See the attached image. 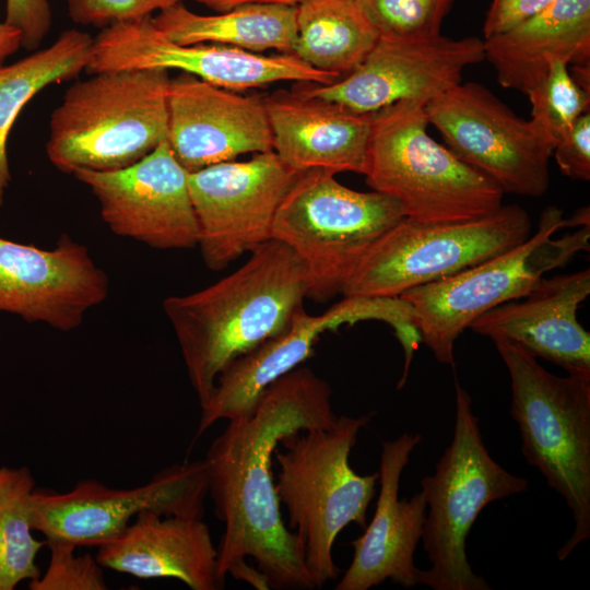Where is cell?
<instances>
[{
    "instance_id": "1",
    "label": "cell",
    "mask_w": 590,
    "mask_h": 590,
    "mask_svg": "<svg viewBox=\"0 0 590 590\" xmlns=\"http://www.w3.org/2000/svg\"><path fill=\"white\" fill-rule=\"evenodd\" d=\"M329 384L308 367L274 380L255 411L228 421L205 459L209 495L224 523L217 571L262 589H315L305 550L282 520L272 474L280 440L293 433L332 425L338 416Z\"/></svg>"
},
{
    "instance_id": "2",
    "label": "cell",
    "mask_w": 590,
    "mask_h": 590,
    "mask_svg": "<svg viewBox=\"0 0 590 590\" xmlns=\"http://www.w3.org/2000/svg\"><path fill=\"white\" fill-rule=\"evenodd\" d=\"M305 298L300 261L272 238L216 283L163 302L200 405L228 364L288 329Z\"/></svg>"
},
{
    "instance_id": "3",
    "label": "cell",
    "mask_w": 590,
    "mask_h": 590,
    "mask_svg": "<svg viewBox=\"0 0 590 590\" xmlns=\"http://www.w3.org/2000/svg\"><path fill=\"white\" fill-rule=\"evenodd\" d=\"M169 71L93 73L72 84L49 122L46 153L60 172L129 167L168 135Z\"/></svg>"
},
{
    "instance_id": "4",
    "label": "cell",
    "mask_w": 590,
    "mask_h": 590,
    "mask_svg": "<svg viewBox=\"0 0 590 590\" xmlns=\"http://www.w3.org/2000/svg\"><path fill=\"white\" fill-rule=\"evenodd\" d=\"M425 104L405 99L371 114L364 175L417 223L482 217L503 204L504 190L427 132Z\"/></svg>"
},
{
    "instance_id": "5",
    "label": "cell",
    "mask_w": 590,
    "mask_h": 590,
    "mask_svg": "<svg viewBox=\"0 0 590 590\" xmlns=\"http://www.w3.org/2000/svg\"><path fill=\"white\" fill-rule=\"evenodd\" d=\"M373 415H341L330 426L290 434L279 442L285 450L276 448L273 453L280 467L276 494L286 506L290 529L304 546L315 589L340 573L332 557L338 534L352 522L367 526L379 472L359 475L349 459L359 430Z\"/></svg>"
},
{
    "instance_id": "6",
    "label": "cell",
    "mask_w": 590,
    "mask_h": 590,
    "mask_svg": "<svg viewBox=\"0 0 590 590\" xmlns=\"http://www.w3.org/2000/svg\"><path fill=\"white\" fill-rule=\"evenodd\" d=\"M494 343L510 376L523 457L573 514L574 531L557 550L564 560L590 538V375L559 377L517 343Z\"/></svg>"
},
{
    "instance_id": "7",
    "label": "cell",
    "mask_w": 590,
    "mask_h": 590,
    "mask_svg": "<svg viewBox=\"0 0 590 590\" xmlns=\"http://www.w3.org/2000/svg\"><path fill=\"white\" fill-rule=\"evenodd\" d=\"M455 389L451 442L435 472L421 481L428 506L421 539L430 568L418 570L417 583L434 590H491L468 560L467 536L486 505L524 492L529 483L491 457L471 397L458 381Z\"/></svg>"
},
{
    "instance_id": "8",
    "label": "cell",
    "mask_w": 590,
    "mask_h": 590,
    "mask_svg": "<svg viewBox=\"0 0 590 590\" xmlns=\"http://www.w3.org/2000/svg\"><path fill=\"white\" fill-rule=\"evenodd\" d=\"M568 226L563 211L543 210L538 229L523 243L399 297L411 308L421 340L441 364H453L455 343L472 321L504 303L522 298L545 273L590 250V224L558 238Z\"/></svg>"
},
{
    "instance_id": "9",
    "label": "cell",
    "mask_w": 590,
    "mask_h": 590,
    "mask_svg": "<svg viewBox=\"0 0 590 590\" xmlns=\"http://www.w3.org/2000/svg\"><path fill=\"white\" fill-rule=\"evenodd\" d=\"M405 217L378 191L361 192L323 169L300 172L280 203L272 238L285 244L306 275V298L327 302L344 285L369 246Z\"/></svg>"
},
{
    "instance_id": "10",
    "label": "cell",
    "mask_w": 590,
    "mask_h": 590,
    "mask_svg": "<svg viewBox=\"0 0 590 590\" xmlns=\"http://www.w3.org/2000/svg\"><path fill=\"white\" fill-rule=\"evenodd\" d=\"M531 235L518 204L461 222L425 224L402 219L369 246L353 270L344 297H399L499 255Z\"/></svg>"
},
{
    "instance_id": "11",
    "label": "cell",
    "mask_w": 590,
    "mask_h": 590,
    "mask_svg": "<svg viewBox=\"0 0 590 590\" xmlns=\"http://www.w3.org/2000/svg\"><path fill=\"white\" fill-rule=\"evenodd\" d=\"M425 111L447 148L504 192L541 197L548 189L555 141L539 122L517 116L483 85L461 82L429 101Z\"/></svg>"
},
{
    "instance_id": "12",
    "label": "cell",
    "mask_w": 590,
    "mask_h": 590,
    "mask_svg": "<svg viewBox=\"0 0 590 590\" xmlns=\"http://www.w3.org/2000/svg\"><path fill=\"white\" fill-rule=\"evenodd\" d=\"M208 493L204 460L172 464L132 488H114L84 479L67 492L35 488L32 527L46 541L98 546L120 534L145 510L202 518Z\"/></svg>"
},
{
    "instance_id": "13",
    "label": "cell",
    "mask_w": 590,
    "mask_h": 590,
    "mask_svg": "<svg viewBox=\"0 0 590 590\" xmlns=\"http://www.w3.org/2000/svg\"><path fill=\"white\" fill-rule=\"evenodd\" d=\"M128 69L178 70L232 91L283 81L330 84L341 79L293 54L266 56L217 44L179 45L156 28L152 16L116 23L94 37L87 72Z\"/></svg>"
},
{
    "instance_id": "14",
    "label": "cell",
    "mask_w": 590,
    "mask_h": 590,
    "mask_svg": "<svg viewBox=\"0 0 590 590\" xmlns=\"http://www.w3.org/2000/svg\"><path fill=\"white\" fill-rule=\"evenodd\" d=\"M299 173L274 151L188 173L198 246L210 270L221 271L272 239L278 208Z\"/></svg>"
},
{
    "instance_id": "15",
    "label": "cell",
    "mask_w": 590,
    "mask_h": 590,
    "mask_svg": "<svg viewBox=\"0 0 590 590\" xmlns=\"http://www.w3.org/2000/svg\"><path fill=\"white\" fill-rule=\"evenodd\" d=\"M485 59L484 40L379 36L349 74L330 84L298 83V93L373 114L401 101L425 105L461 83L462 71Z\"/></svg>"
},
{
    "instance_id": "16",
    "label": "cell",
    "mask_w": 590,
    "mask_h": 590,
    "mask_svg": "<svg viewBox=\"0 0 590 590\" xmlns=\"http://www.w3.org/2000/svg\"><path fill=\"white\" fill-rule=\"evenodd\" d=\"M72 175L90 188L103 221L116 235L157 249L198 245L188 172L167 140L129 167L111 172L79 169Z\"/></svg>"
},
{
    "instance_id": "17",
    "label": "cell",
    "mask_w": 590,
    "mask_h": 590,
    "mask_svg": "<svg viewBox=\"0 0 590 590\" xmlns=\"http://www.w3.org/2000/svg\"><path fill=\"white\" fill-rule=\"evenodd\" d=\"M108 293L107 274L68 235L49 250L0 237V314L68 332Z\"/></svg>"
},
{
    "instance_id": "18",
    "label": "cell",
    "mask_w": 590,
    "mask_h": 590,
    "mask_svg": "<svg viewBox=\"0 0 590 590\" xmlns=\"http://www.w3.org/2000/svg\"><path fill=\"white\" fill-rule=\"evenodd\" d=\"M168 145L188 172L273 151L263 101L215 86L191 74L169 80Z\"/></svg>"
},
{
    "instance_id": "19",
    "label": "cell",
    "mask_w": 590,
    "mask_h": 590,
    "mask_svg": "<svg viewBox=\"0 0 590 590\" xmlns=\"http://www.w3.org/2000/svg\"><path fill=\"white\" fill-rule=\"evenodd\" d=\"M421 440L420 434L404 433L382 444L376 510L364 534L351 542L354 556L335 590H368L387 579L404 588L417 583L420 569L413 555L427 506L422 492L399 499V487L410 455Z\"/></svg>"
},
{
    "instance_id": "20",
    "label": "cell",
    "mask_w": 590,
    "mask_h": 590,
    "mask_svg": "<svg viewBox=\"0 0 590 590\" xmlns=\"http://www.w3.org/2000/svg\"><path fill=\"white\" fill-rule=\"evenodd\" d=\"M590 294V269L541 278L521 302L484 312L469 328L493 341L517 343L568 374L590 375V333L577 310Z\"/></svg>"
},
{
    "instance_id": "21",
    "label": "cell",
    "mask_w": 590,
    "mask_h": 590,
    "mask_svg": "<svg viewBox=\"0 0 590 590\" xmlns=\"http://www.w3.org/2000/svg\"><path fill=\"white\" fill-rule=\"evenodd\" d=\"M379 312L378 300L369 297H344L319 316L300 309L287 330L240 355L221 371L210 398L201 405L197 436L221 420L250 415L274 380L312 355L323 332L344 323L377 319Z\"/></svg>"
},
{
    "instance_id": "22",
    "label": "cell",
    "mask_w": 590,
    "mask_h": 590,
    "mask_svg": "<svg viewBox=\"0 0 590 590\" xmlns=\"http://www.w3.org/2000/svg\"><path fill=\"white\" fill-rule=\"evenodd\" d=\"M104 567L140 579L174 578L192 590L224 587L217 548L200 517L140 512L120 534L98 545Z\"/></svg>"
},
{
    "instance_id": "23",
    "label": "cell",
    "mask_w": 590,
    "mask_h": 590,
    "mask_svg": "<svg viewBox=\"0 0 590 590\" xmlns=\"http://www.w3.org/2000/svg\"><path fill=\"white\" fill-rule=\"evenodd\" d=\"M273 151L298 172L323 169L364 175L371 114L294 92L262 98Z\"/></svg>"
},
{
    "instance_id": "24",
    "label": "cell",
    "mask_w": 590,
    "mask_h": 590,
    "mask_svg": "<svg viewBox=\"0 0 590 590\" xmlns=\"http://www.w3.org/2000/svg\"><path fill=\"white\" fill-rule=\"evenodd\" d=\"M483 40L498 83L527 94L555 60L590 64V0H555L529 20Z\"/></svg>"
},
{
    "instance_id": "25",
    "label": "cell",
    "mask_w": 590,
    "mask_h": 590,
    "mask_svg": "<svg viewBox=\"0 0 590 590\" xmlns=\"http://www.w3.org/2000/svg\"><path fill=\"white\" fill-rule=\"evenodd\" d=\"M156 28L179 45L217 44L251 52L293 54L296 5L252 3L213 15L197 14L181 2L152 17Z\"/></svg>"
},
{
    "instance_id": "26",
    "label": "cell",
    "mask_w": 590,
    "mask_h": 590,
    "mask_svg": "<svg viewBox=\"0 0 590 590\" xmlns=\"http://www.w3.org/2000/svg\"><path fill=\"white\" fill-rule=\"evenodd\" d=\"M296 27L293 55L339 78L357 68L379 37L357 0H302Z\"/></svg>"
},
{
    "instance_id": "27",
    "label": "cell",
    "mask_w": 590,
    "mask_h": 590,
    "mask_svg": "<svg viewBox=\"0 0 590 590\" xmlns=\"http://www.w3.org/2000/svg\"><path fill=\"white\" fill-rule=\"evenodd\" d=\"M94 38L78 30L63 31L48 47L0 64V208L11 175L9 133L23 107L44 87L71 80L90 63Z\"/></svg>"
},
{
    "instance_id": "28",
    "label": "cell",
    "mask_w": 590,
    "mask_h": 590,
    "mask_svg": "<svg viewBox=\"0 0 590 590\" xmlns=\"http://www.w3.org/2000/svg\"><path fill=\"white\" fill-rule=\"evenodd\" d=\"M35 484L27 467L0 465V590H13L40 575L36 557L46 540L33 535Z\"/></svg>"
},
{
    "instance_id": "29",
    "label": "cell",
    "mask_w": 590,
    "mask_h": 590,
    "mask_svg": "<svg viewBox=\"0 0 590 590\" xmlns=\"http://www.w3.org/2000/svg\"><path fill=\"white\" fill-rule=\"evenodd\" d=\"M527 95L531 118L548 132L555 144L581 115L590 111V91L574 80L568 63L560 60L550 64Z\"/></svg>"
},
{
    "instance_id": "30",
    "label": "cell",
    "mask_w": 590,
    "mask_h": 590,
    "mask_svg": "<svg viewBox=\"0 0 590 590\" xmlns=\"http://www.w3.org/2000/svg\"><path fill=\"white\" fill-rule=\"evenodd\" d=\"M379 36L424 37L440 34L453 0H357Z\"/></svg>"
},
{
    "instance_id": "31",
    "label": "cell",
    "mask_w": 590,
    "mask_h": 590,
    "mask_svg": "<svg viewBox=\"0 0 590 590\" xmlns=\"http://www.w3.org/2000/svg\"><path fill=\"white\" fill-rule=\"evenodd\" d=\"M49 563L44 574L28 581L31 590H105L104 567L90 554L75 553L78 545L48 540Z\"/></svg>"
},
{
    "instance_id": "32",
    "label": "cell",
    "mask_w": 590,
    "mask_h": 590,
    "mask_svg": "<svg viewBox=\"0 0 590 590\" xmlns=\"http://www.w3.org/2000/svg\"><path fill=\"white\" fill-rule=\"evenodd\" d=\"M181 0H67L71 20L105 28L116 23L151 16Z\"/></svg>"
},
{
    "instance_id": "33",
    "label": "cell",
    "mask_w": 590,
    "mask_h": 590,
    "mask_svg": "<svg viewBox=\"0 0 590 590\" xmlns=\"http://www.w3.org/2000/svg\"><path fill=\"white\" fill-rule=\"evenodd\" d=\"M560 172L577 180H590V111L581 115L553 150Z\"/></svg>"
},
{
    "instance_id": "34",
    "label": "cell",
    "mask_w": 590,
    "mask_h": 590,
    "mask_svg": "<svg viewBox=\"0 0 590 590\" xmlns=\"http://www.w3.org/2000/svg\"><path fill=\"white\" fill-rule=\"evenodd\" d=\"M4 22L22 34V47L35 50L51 27L49 0H7Z\"/></svg>"
},
{
    "instance_id": "35",
    "label": "cell",
    "mask_w": 590,
    "mask_h": 590,
    "mask_svg": "<svg viewBox=\"0 0 590 590\" xmlns=\"http://www.w3.org/2000/svg\"><path fill=\"white\" fill-rule=\"evenodd\" d=\"M555 0H492L483 26L484 39L505 33L550 7Z\"/></svg>"
},
{
    "instance_id": "36",
    "label": "cell",
    "mask_w": 590,
    "mask_h": 590,
    "mask_svg": "<svg viewBox=\"0 0 590 590\" xmlns=\"http://www.w3.org/2000/svg\"><path fill=\"white\" fill-rule=\"evenodd\" d=\"M20 47H22L21 32L5 22H0V64Z\"/></svg>"
},
{
    "instance_id": "37",
    "label": "cell",
    "mask_w": 590,
    "mask_h": 590,
    "mask_svg": "<svg viewBox=\"0 0 590 590\" xmlns=\"http://www.w3.org/2000/svg\"><path fill=\"white\" fill-rule=\"evenodd\" d=\"M200 4L215 11L225 12L244 4L252 3H271V4H286L297 5L302 0H194Z\"/></svg>"
}]
</instances>
